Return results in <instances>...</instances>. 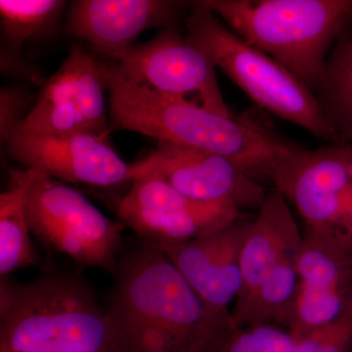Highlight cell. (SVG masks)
Returning <instances> with one entry per match:
<instances>
[{
	"instance_id": "obj_10",
	"label": "cell",
	"mask_w": 352,
	"mask_h": 352,
	"mask_svg": "<svg viewBox=\"0 0 352 352\" xmlns=\"http://www.w3.org/2000/svg\"><path fill=\"white\" fill-rule=\"evenodd\" d=\"M117 214L143 241L160 248L188 242L240 219L232 205L193 200L153 178L132 180Z\"/></svg>"
},
{
	"instance_id": "obj_23",
	"label": "cell",
	"mask_w": 352,
	"mask_h": 352,
	"mask_svg": "<svg viewBox=\"0 0 352 352\" xmlns=\"http://www.w3.org/2000/svg\"><path fill=\"white\" fill-rule=\"evenodd\" d=\"M296 338L295 352H351L352 309L342 318Z\"/></svg>"
},
{
	"instance_id": "obj_17",
	"label": "cell",
	"mask_w": 352,
	"mask_h": 352,
	"mask_svg": "<svg viewBox=\"0 0 352 352\" xmlns=\"http://www.w3.org/2000/svg\"><path fill=\"white\" fill-rule=\"evenodd\" d=\"M36 170L10 171L8 189L0 195V274L1 278L38 261L28 221L25 200Z\"/></svg>"
},
{
	"instance_id": "obj_3",
	"label": "cell",
	"mask_w": 352,
	"mask_h": 352,
	"mask_svg": "<svg viewBox=\"0 0 352 352\" xmlns=\"http://www.w3.org/2000/svg\"><path fill=\"white\" fill-rule=\"evenodd\" d=\"M0 352H126L107 307L73 275L2 278Z\"/></svg>"
},
{
	"instance_id": "obj_9",
	"label": "cell",
	"mask_w": 352,
	"mask_h": 352,
	"mask_svg": "<svg viewBox=\"0 0 352 352\" xmlns=\"http://www.w3.org/2000/svg\"><path fill=\"white\" fill-rule=\"evenodd\" d=\"M161 180L183 195L237 208H261L267 194L248 173L214 153L159 143L147 157L129 164V180Z\"/></svg>"
},
{
	"instance_id": "obj_1",
	"label": "cell",
	"mask_w": 352,
	"mask_h": 352,
	"mask_svg": "<svg viewBox=\"0 0 352 352\" xmlns=\"http://www.w3.org/2000/svg\"><path fill=\"white\" fill-rule=\"evenodd\" d=\"M126 352H219L235 331L212 311L151 243L120 258L107 307Z\"/></svg>"
},
{
	"instance_id": "obj_6",
	"label": "cell",
	"mask_w": 352,
	"mask_h": 352,
	"mask_svg": "<svg viewBox=\"0 0 352 352\" xmlns=\"http://www.w3.org/2000/svg\"><path fill=\"white\" fill-rule=\"evenodd\" d=\"M34 170L25 200L32 235L80 265L117 272L122 226L67 183Z\"/></svg>"
},
{
	"instance_id": "obj_21",
	"label": "cell",
	"mask_w": 352,
	"mask_h": 352,
	"mask_svg": "<svg viewBox=\"0 0 352 352\" xmlns=\"http://www.w3.org/2000/svg\"><path fill=\"white\" fill-rule=\"evenodd\" d=\"M63 64L69 72L76 105L92 133L107 138L109 110L105 101L107 87L100 60L90 54L80 44H74Z\"/></svg>"
},
{
	"instance_id": "obj_14",
	"label": "cell",
	"mask_w": 352,
	"mask_h": 352,
	"mask_svg": "<svg viewBox=\"0 0 352 352\" xmlns=\"http://www.w3.org/2000/svg\"><path fill=\"white\" fill-rule=\"evenodd\" d=\"M184 4L168 0H76L69 4L65 30L115 60L135 45L146 30L175 27Z\"/></svg>"
},
{
	"instance_id": "obj_16",
	"label": "cell",
	"mask_w": 352,
	"mask_h": 352,
	"mask_svg": "<svg viewBox=\"0 0 352 352\" xmlns=\"http://www.w3.org/2000/svg\"><path fill=\"white\" fill-rule=\"evenodd\" d=\"M332 144L352 147V30L349 23L333 44L312 89Z\"/></svg>"
},
{
	"instance_id": "obj_5",
	"label": "cell",
	"mask_w": 352,
	"mask_h": 352,
	"mask_svg": "<svg viewBox=\"0 0 352 352\" xmlns=\"http://www.w3.org/2000/svg\"><path fill=\"white\" fill-rule=\"evenodd\" d=\"M186 28L187 38L254 103L331 142L330 131L311 89L283 65L224 27L203 0L192 2Z\"/></svg>"
},
{
	"instance_id": "obj_20",
	"label": "cell",
	"mask_w": 352,
	"mask_h": 352,
	"mask_svg": "<svg viewBox=\"0 0 352 352\" xmlns=\"http://www.w3.org/2000/svg\"><path fill=\"white\" fill-rule=\"evenodd\" d=\"M66 6L64 0H0L2 38L9 43L1 50V68L12 59L19 66L25 41L56 34Z\"/></svg>"
},
{
	"instance_id": "obj_12",
	"label": "cell",
	"mask_w": 352,
	"mask_h": 352,
	"mask_svg": "<svg viewBox=\"0 0 352 352\" xmlns=\"http://www.w3.org/2000/svg\"><path fill=\"white\" fill-rule=\"evenodd\" d=\"M6 146L14 161L59 182L102 187L129 182V164L113 151L106 138L96 134L14 133Z\"/></svg>"
},
{
	"instance_id": "obj_15",
	"label": "cell",
	"mask_w": 352,
	"mask_h": 352,
	"mask_svg": "<svg viewBox=\"0 0 352 352\" xmlns=\"http://www.w3.org/2000/svg\"><path fill=\"white\" fill-rule=\"evenodd\" d=\"M302 242V234L286 199L277 190L268 193L252 221L241 252L243 287L237 300L256 288L278 265L296 258Z\"/></svg>"
},
{
	"instance_id": "obj_19",
	"label": "cell",
	"mask_w": 352,
	"mask_h": 352,
	"mask_svg": "<svg viewBox=\"0 0 352 352\" xmlns=\"http://www.w3.org/2000/svg\"><path fill=\"white\" fill-rule=\"evenodd\" d=\"M14 133L32 135L92 133L76 105L69 72L64 64L41 83L34 107Z\"/></svg>"
},
{
	"instance_id": "obj_25",
	"label": "cell",
	"mask_w": 352,
	"mask_h": 352,
	"mask_svg": "<svg viewBox=\"0 0 352 352\" xmlns=\"http://www.w3.org/2000/svg\"><path fill=\"white\" fill-rule=\"evenodd\" d=\"M340 239L349 248V251L352 254V206L351 214H349V219H347L346 226L342 229L340 234Z\"/></svg>"
},
{
	"instance_id": "obj_18",
	"label": "cell",
	"mask_w": 352,
	"mask_h": 352,
	"mask_svg": "<svg viewBox=\"0 0 352 352\" xmlns=\"http://www.w3.org/2000/svg\"><path fill=\"white\" fill-rule=\"evenodd\" d=\"M296 259L285 261L236 300L231 312L235 330L272 321L288 326L300 284Z\"/></svg>"
},
{
	"instance_id": "obj_4",
	"label": "cell",
	"mask_w": 352,
	"mask_h": 352,
	"mask_svg": "<svg viewBox=\"0 0 352 352\" xmlns=\"http://www.w3.org/2000/svg\"><path fill=\"white\" fill-rule=\"evenodd\" d=\"M236 34L314 89L351 0H203Z\"/></svg>"
},
{
	"instance_id": "obj_26",
	"label": "cell",
	"mask_w": 352,
	"mask_h": 352,
	"mask_svg": "<svg viewBox=\"0 0 352 352\" xmlns=\"http://www.w3.org/2000/svg\"><path fill=\"white\" fill-rule=\"evenodd\" d=\"M349 15H351V20L352 21V0L351 2V10H349Z\"/></svg>"
},
{
	"instance_id": "obj_2",
	"label": "cell",
	"mask_w": 352,
	"mask_h": 352,
	"mask_svg": "<svg viewBox=\"0 0 352 352\" xmlns=\"http://www.w3.org/2000/svg\"><path fill=\"white\" fill-rule=\"evenodd\" d=\"M101 66L109 94V132H136L159 143L214 153L245 173L261 170L279 149L277 136L265 127L157 94L127 80L115 62L101 61Z\"/></svg>"
},
{
	"instance_id": "obj_8",
	"label": "cell",
	"mask_w": 352,
	"mask_h": 352,
	"mask_svg": "<svg viewBox=\"0 0 352 352\" xmlns=\"http://www.w3.org/2000/svg\"><path fill=\"white\" fill-rule=\"evenodd\" d=\"M113 62L129 82L175 100L231 116L220 91L217 67L175 27L132 46Z\"/></svg>"
},
{
	"instance_id": "obj_22",
	"label": "cell",
	"mask_w": 352,
	"mask_h": 352,
	"mask_svg": "<svg viewBox=\"0 0 352 352\" xmlns=\"http://www.w3.org/2000/svg\"><path fill=\"white\" fill-rule=\"evenodd\" d=\"M298 338L271 323L234 331L219 352H295Z\"/></svg>"
},
{
	"instance_id": "obj_7",
	"label": "cell",
	"mask_w": 352,
	"mask_h": 352,
	"mask_svg": "<svg viewBox=\"0 0 352 352\" xmlns=\"http://www.w3.org/2000/svg\"><path fill=\"white\" fill-rule=\"evenodd\" d=\"M265 173L296 207L305 227L340 237L352 206V147L316 150L293 145L273 160Z\"/></svg>"
},
{
	"instance_id": "obj_11",
	"label": "cell",
	"mask_w": 352,
	"mask_h": 352,
	"mask_svg": "<svg viewBox=\"0 0 352 352\" xmlns=\"http://www.w3.org/2000/svg\"><path fill=\"white\" fill-rule=\"evenodd\" d=\"M298 295L287 329L296 337L352 309V254L337 236L305 227L296 259Z\"/></svg>"
},
{
	"instance_id": "obj_24",
	"label": "cell",
	"mask_w": 352,
	"mask_h": 352,
	"mask_svg": "<svg viewBox=\"0 0 352 352\" xmlns=\"http://www.w3.org/2000/svg\"><path fill=\"white\" fill-rule=\"evenodd\" d=\"M34 96L25 90L16 87H3L0 91V139L6 145L18 126L22 124L30 106L34 107Z\"/></svg>"
},
{
	"instance_id": "obj_13",
	"label": "cell",
	"mask_w": 352,
	"mask_h": 352,
	"mask_svg": "<svg viewBox=\"0 0 352 352\" xmlns=\"http://www.w3.org/2000/svg\"><path fill=\"white\" fill-rule=\"evenodd\" d=\"M252 221L237 219L201 237L161 248L212 311L231 314L243 287L241 252Z\"/></svg>"
}]
</instances>
